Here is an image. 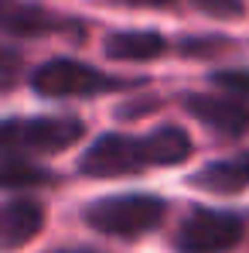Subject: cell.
<instances>
[{"instance_id":"obj_1","label":"cell","mask_w":249,"mask_h":253,"mask_svg":"<svg viewBox=\"0 0 249 253\" xmlns=\"http://www.w3.org/2000/svg\"><path fill=\"white\" fill-rule=\"evenodd\" d=\"M164 212V199L143 195V192H126V195H109V199L92 202L85 209V222L106 236H143L161 226Z\"/></svg>"},{"instance_id":"obj_2","label":"cell","mask_w":249,"mask_h":253,"mask_svg":"<svg viewBox=\"0 0 249 253\" xmlns=\"http://www.w3.org/2000/svg\"><path fill=\"white\" fill-rule=\"evenodd\" d=\"M31 85H35L38 96H48V99H72V96L113 92V89H120L126 83L85 65V62H75V58H51L31 76Z\"/></svg>"},{"instance_id":"obj_3","label":"cell","mask_w":249,"mask_h":253,"mask_svg":"<svg viewBox=\"0 0 249 253\" xmlns=\"http://www.w3.org/2000/svg\"><path fill=\"white\" fill-rule=\"evenodd\" d=\"M82 137V124L72 117H38V120H3L0 151H38L55 154Z\"/></svg>"},{"instance_id":"obj_4","label":"cell","mask_w":249,"mask_h":253,"mask_svg":"<svg viewBox=\"0 0 249 253\" xmlns=\"http://www.w3.org/2000/svg\"><path fill=\"white\" fill-rule=\"evenodd\" d=\"M79 168H82V174H89V178H120V174H133V171L150 168L147 137L103 133V137H96V140L85 147Z\"/></svg>"},{"instance_id":"obj_5","label":"cell","mask_w":249,"mask_h":253,"mask_svg":"<svg viewBox=\"0 0 249 253\" xmlns=\"http://www.w3.org/2000/svg\"><path fill=\"white\" fill-rule=\"evenodd\" d=\"M243 240V219L218 209H195L174 233L181 253H225Z\"/></svg>"},{"instance_id":"obj_6","label":"cell","mask_w":249,"mask_h":253,"mask_svg":"<svg viewBox=\"0 0 249 253\" xmlns=\"http://www.w3.org/2000/svg\"><path fill=\"white\" fill-rule=\"evenodd\" d=\"M184 110L205 124L208 130L222 133V137H243L249 133V106L229 96H184Z\"/></svg>"},{"instance_id":"obj_7","label":"cell","mask_w":249,"mask_h":253,"mask_svg":"<svg viewBox=\"0 0 249 253\" xmlns=\"http://www.w3.org/2000/svg\"><path fill=\"white\" fill-rule=\"evenodd\" d=\"M69 28L58 14L44 10L38 3H24V0H0V31L14 35V38H41Z\"/></svg>"},{"instance_id":"obj_8","label":"cell","mask_w":249,"mask_h":253,"mask_svg":"<svg viewBox=\"0 0 249 253\" xmlns=\"http://www.w3.org/2000/svg\"><path fill=\"white\" fill-rule=\"evenodd\" d=\"M44 226V212L38 202L17 199L0 209V247H24Z\"/></svg>"},{"instance_id":"obj_9","label":"cell","mask_w":249,"mask_h":253,"mask_svg":"<svg viewBox=\"0 0 249 253\" xmlns=\"http://www.w3.org/2000/svg\"><path fill=\"white\" fill-rule=\"evenodd\" d=\"M191 181H195L198 188L218 192V195L243 192V188H249V151L232 154V158H222V161H212V165H205Z\"/></svg>"},{"instance_id":"obj_10","label":"cell","mask_w":249,"mask_h":253,"mask_svg":"<svg viewBox=\"0 0 249 253\" xmlns=\"http://www.w3.org/2000/svg\"><path fill=\"white\" fill-rule=\"evenodd\" d=\"M103 48L116 62H150V58H157L164 51L167 44L157 31H113Z\"/></svg>"},{"instance_id":"obj_11","label":"cell","mask_w":249,"mask_h":253,"mask_svg":"<svg viewBox=\"0 0 249 253\" xmlns=\"http://www.w3.org/2000/svg\"><path fill=\"white\" fill-rule=\"evenodd\" d=\"M147 147L150 165H181L191 158V137L181 126H157L154 133H147Z\"/></svg>"},{"instance_id":"obj_12","label":"cell","mask_w":249,"mask_h":253,"mask_svg":"<svg viewBox=\"0 0 249 253\" xmlns=\"http://www.w3.org/2000/svg\"><path fill=\"white\" fill-rule=\"evenodd\" d=\"M48 178H51V174H48L41 165H35V161H28V158H21V154L0 158V188H3V192L35 188V185H44Z\"/></svg>"},{"instance_id":"obj_13","label":"cell","mask_w":249,"mask_h":253,"mask_svg":"<svg viewBox=\"0 0 249 253\" xmlns=\"http://www.w3.org/2000/svg\"><path fill=\"white\" fill-rule=\"evenodd\" d=\"M191 3L208 17H239L243 14V0H191Z\"/></svg>"},{"instance_id":"obj_14","label":"cell","mask_w":249,"mask_h":253,"mask_svg":"<svg viewBox=\"0 0 249 253\" xmlns=\"http://www.w3.org/2000/svg\"><path fill=\"white\" fill-rule=\"evenodd\" d=\"M212 83L229 89V92H243L249 96V69H229V72H215Z\"/></svg>"},{"instance_id":"obj_15","label":"cell","mask_w":249,"mask_h":253,"mask_svg":"<svg viewBox=\"0 0 249 253\" xmlns=\"http://www.w3.org/2000/svg\"><path fill=\"white\" fill-rule=\"evenodd\" d=\"M14 76H17V58L10 51H0V89L14 83Z\"/></svg>"},{"instance_id":"obj_16","label":"cell","mask_w":249,"mask_h":253,"mask_svg":"<svg viewBox=\"0 0 249 253\" xmlns=\"http://www.w3.org/2000/svg\"><path fill=\"white\" fill-rule=\"evenodd\" d=\"M116 3H123V7H167L174 0H116Z\"/></svg>"},{"instance_id":"obj_17","label":"cell","mask_w":249,"mask_h":253,"mask_svg":"<svg viewBox=\"0 0 249 253\" xmlns=\"http://www.w3.org/2000/svg\"><path fill=\"white\" fill-rule=\"evenodd\" d=\"M62 253H85V250H62Z\"/></svg>"}]
</instances>
